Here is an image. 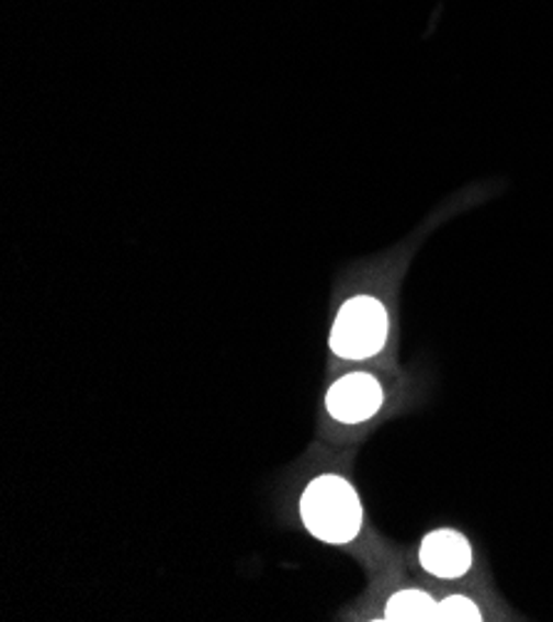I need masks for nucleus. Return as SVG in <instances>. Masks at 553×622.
I'll list each match as a JSON object with an SVG mask.
<instances>
[{"instance_id":"obj_3","label":"nucleus","mask_w":553,"mask_h":622,"mask_svg":"<svg viewBox=\"0 0 553 622\" xmlns=\"http://www.w3.org/2000/svg\"><path fill=\"white\" fill-rule=\"evenodd\" d=\"M326 407L332 419H338L342 425L365 422L383 407V387L368 372H352V375L338 380L328 389Z\"/></svg>"},{"instance_id":"obj_4","label":"nucleus","mask_w":553,"mask_h":622,"mask_svg":"<svg viewBox=\"0 0 553 622\" xmlns=\"http://www.w3.org/2000/svg\"><path fill=\"white\" fill-rule=\"evenodd\" d=\"M419 563H422V568L427 573H432L435 578L454 580L462 578L464 573L472 568L474 553L470 541H466L462 533H456L452 529H440L429 533L422 541Z\"/></svg>"},{"instance_id":"obj_2","label":"nucleus","mask_w":553,"mask_h":622,"mask_svg":"<svg viewBox=\"0 0 553 622\" xmlns=\"http://www.w3.org/2000/svg\"><path fill=\"white\" fill-rule=\"evenodd\" d=\"M390 315L375 295H352L340 305L330 330V350L342 360L375 358L387 342Z\"/></svg>"},{"instance_id":"obj_5","label":"nucleus","mask_w":553,"mask_h":622,"mask_svg":"<svg viewBox=\"0 0 553 622\" xmlns=\"http://www.w3.org/2000/svg\"><path fill=\"white\" fill-rule=\"evenodd\" d=\"M385 620H437V602L425 590H399L387 600Z\"/></svg>"},{"instance_id":"obj_1","label":"nucleus","mask_w":553,"mask_h":622,"mask_svg":"<svg viewBox=\"0 0 553 622\" xmlns=\"http://www.w3.org/2000/svg\"><path fill=\"white\" fill-rule=\"evenodd\" d=\"M301 519L316 539L326 543H350L360 533L362 504L358 491L342 476L313 478L301 496Z\"/></svg>"},{"instance_id":"obj_6","label":"nucleus","mask_w":553,"mask_h":622,"mask_svg":"<svg viewBox=\"0 0 553 622\" xmlns=\"http://www.w3.org/2000/svg\"><path fill=\"white\" fill-rule=\"evenodd\" d=\"M437 620H452V622H479L482 612L476 602L464 596H450L442 602H437Z\"/></svg>"}]
</instances>
